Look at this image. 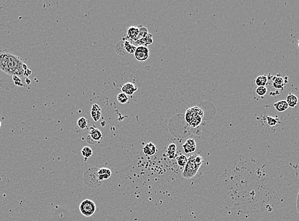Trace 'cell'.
Instances as JSON below:
<instances>
[{"label": "cell", "instance_id": "6da1fadb", "mask_svg": "<svg viewBox=\"0 0 299 221\" xmlns=\"http://www.w3.org/2000/svg\"><path fill=\"white\" fill-rule=\"evenodd\" d=\"M25 63L18 56L8 50H0V88L9 91L16 86L24 87Z\"/></svg>", "mask_w": 299, "mask_h": 221}, {"label": "cell", "instance_id": "7a4b0ae2", "mask_svg": "<svg viewBox=\"0 0 299 221\" xmlns=\"http://www.w3.org/2000/svg\"><path fill=\"white\" fill-rule=\"evenodd\" d=\"M203 158L200 155H192L188 158L182 176L186 179H190L196 175L199 168L203 163Z\"/></svg>", "mask_w": 299, "mask_h": 221}, {"label": "cell", "instance_id": "3957f363", "mask_svg": "<svg viewBox=\"0 0 299 221\" xmlns=\"http://www.w3.org/2000/svg\"><path fill=\"white\" fill-rule=\"evenodd\" d=\"M203 116V111L199 107L195 106L186 111V119L191 127L195 128L201 123Z\"/></svg>", "mask_w": 299, "mask_h": 221}, {"label": "cell", "instance_id": "277c9868", "mask_svg": "<svg viewBox=\"0 0 299 221\" xmlns=\"http://www.w3.org/2000/svg\"><path fill=\"white\" fill-rule=\"evenodd\" d=\"M96 210V206L93 201L86 199L81 202L79 206V210L84 216L89 217L94 214Z\"/></svg>", "mask_w": 299, "mask_h": 221}, {"label": "cell", "instance_id": "5b68a950", "mask_svg": "<svg viewBox=\"0 0 299 221\" xmlns=\"http://www.w3.org/2000/svg\"><path fill=\"white\" fill-rule=\"evenodd\" d=\"M135 58L139 62L146 61L149 57V50L147 47L139 46L134 53Z\"/></svg>", "mask_w": 299, "mask_h": 221}, {"label": "cell", "instance_id": "8992f818", "mask_svg": "<svg viewBox=\"0 0 299 221\" xmlns=\"http://www.w3.org/2000/svg\"><path fill=\"white\" fill-rule=\"evenodd\" d=\"M121 90L122 92L126 94L127 96H132L138 90V87L133 83L127 82L122 86Z\"/></svg>", "mask_w": 299, "mask_h": 221}, {"label": "cell", "instance_id": "52a82bcc", "mask_svg": "<svg viewBox=\"0 0 299 221\" xmlns=\"http://www.w3.org/2000/svg\"><path fill=\"white\" fill-rule=\"evenodd\" d=\"M139 34L140 29L138 27L132 26L127 30V36L131 40L136 42L139 39Z\"/></svg>", "mask_w": 299, "mask_h": 221}, {"label": "cell", "instance_id": "ba28073f", "mask_svg": "<svg viewBox=\"0 0 299 221\" xmlns=\"http://www.w3.org/2000/svg\"><path fill=\"white\" fill-rule=\"evenodd\" d=\"M112 175V172L110 169L107 168H102L98 169L97 171V176L98 180L102 182L104 180L109 179Z\"/></svg>", "mask_w": 299, "mask_h": 221}, {"label": "cell", "instance_id": "9c48e42d", "mask_svg": "<svg viewBox=\"0 0 299 221\" xmlns=\"http://www.w3.org/2000/svg\"><path fill=\"white\" fill-rule=\"evenodd\" d=\"M102 109L99 105L98 104L93 105L91 110V116L93 121L95 122H98L100 119L102 115Z\"/></svg>", "mask_w": 299, "mask_h": 221}, {"label": "cell", "instance_id": "30bf717a", "mask_svg": "<svg viewBox=\"0 0 299 221\" xmlns=\"http://www.w3.org/2000/svg\"><path fill=\"white\" fill-rule=\"evenodd\" d=\"M183 147L185 153L190 154L195 152L196 150V143L193 139H188L186 140Z\"/></svg>", "mask_w": 299, "mask_h": 221}, {"label": "cell", "instance_id": "8fae6325", "mask_svg": "<svg viewBox=\"0 0 299 221\" xmlns=\"http://www.w3.org/2000/svg\"><path fill=\"white\" fill-rule=\"evenodd\" d=\"M88 136L95 143L98 142L99 140L102 139V133L101 131L97 129V128H93V127L91 128Z\"/></svg>", "mask_w": 299, "mask_h": 221}, {"label": "cell", "instance_id": "7c38bea8", "mask_svg": "<svg viewBox=\"0 0 299 221\" xmlns=\"http://www.w3.org/2000/svg\"><path fill=\"white\" fill-rule=\"evenodd\" d=\"M153 43V35L150 33H148L145 37H143L142 39H140L135 42V43L137 44L139 46H144L147 47V45H151Z\"/></svg>", "mask_w": 299, "mask_h": 221}, {"label": "cell", "instance_id": "4fadbf2b", "mask_svg": "<svg viewBox=\"0 0 299 221\" xmlns=\"http://www.w3.org/2000/svg\"><path fill=\"white\" fill-rule=\"evenodd\" d=\"M156 147L155 145L150 142L148 143L145 145V147L143 149V152L147 156H153L156 152Z\"/></svg>", "mask_w": 299, "mask_h": 221}, {"label": "cell", "instance_id": "5bb4252c", "mask_svg": "<svg viewBox=\"0 0 299 221\" xmlns=\"http://www.w3.org/2000/svg\"><path fill=\"white\" fill-rule=\"evenodd\" d=\"M289 107L291 108H295L298 104V98L297 97L291 93L289 94L286 100Z\"/></svg>", "mask_w": 299, "mask_h": 221}, {"label": "cell", "instance_id": "9a60e30c", "mask_svg": "<svg viewBox=\"0 0 299 221\" xmlns=\"http://www.w3.org/2000/svg\"><path fill=\"white\" fill-rule=\"evenodd\" d=\"M274 108L276 109V110L279 112H284L289 108V106L285 100L279 101V102H277V103L274 104Z\"/></svg>", "mask_w": 299, "mask_h": 221}, {"label": "cell", "instance_id": "2e32d148", "mask_svg": "<svg viewBox=\"0 0 299 221\" xmlns=\"http://www.w3.org/2000/svg\"><path fill=\"white\" fill-rule=\"evenodd\" d=\"M123 47L124 49V50L126 54H134L135 52V50L136 49V47L133 44L131 43L129 41H122Z\"/></svg>", "mask_w": 299, "mask_h": 221}, {"label": "cell", "instance_id": "e0dca14e", "mask_svg": "<svg viewBox=\"0 0 299 221\" xmlns=\"http://www.w3.org/2000/svg\"><path fill=\"white\" fill-rule=\"evenodd\" d=\"M285 82L284 79L280 77H274L273 78V87L277 89H283Z\"/></svg>", "mask_w": 299, "mask_h": 221}, {"label": "cell", "instance_id": "ac0fdd59", "mask_svg": "<svg viewBox=\"0 0 299 221\" xmlns=\"http://www.w3.org/2000/svg\"><path fill=\"white\" fill-rule=\"evenodd\" d=\"M268 82V78L265 75H260L258 76L256 80H255V83L257 85L258 87L260 86H265V85L267 84Z\"/></svg>", "mask_w": 299, "mask_h": 221}, {"label": "cell", "instance_id": "d6986e66", "mask_svg": "<svg viewBox=\"0 0 299 221\" xmlns=\"http://www.w3.org/2000/svg\"><path fill=\"white\" fill-rule=\"evenodd\" d=\"M176 146L175 144L172 143L170 144L167 150V155L169 157L170 159H174L176 156Z\"/></svg>", "mask_w": 299, "mask_h": 221}, {"label": "cell", "instance_id": "ffe728a7", "mask_svg": "<svg viewBox=\"0 0 299 221\" xmlns=\"http://www.w3.org/2000/svg\"><path fill=\"white\" fill-rule=\"evenodd\" d=\"M81 154L86 159H88L92 155V150L89 147H84L81 150Z\"/></svg>", "mask_w": 299, "mask_h": 221}, {"label": "cell", "instance_id": "44dd1931", "mask_svg": "<svg viewBox=\"0 0 299 221\" xmlns=\"http://www.w3.org/2000/svg\"><path fill=\"white\" fill-rule=\"evenodd\" d=\"M117 99L118 101V102L121 104H126L128 103L129 98L126 94H125L123 92H121L117 96Z\"/></svg>", "mask_w": 299, "mask_h": 221}, {"label": "cell", "instance_id": "7402d4cb", "mask_svg": "<svg viewBox=\"0 0 299 221\" xmlns=\"http://www.w3.org/2000/svg\"><path fill=\"white\" fill-rule=\"evenodd\" d=\"M77 125L81 129H86L88 126V120L85 117H80L77 121Z\"/></svg>", "mask_w": 299, "mask_h": 221}, {"label": "cell", "instance_id": "603a6c76", "mask_svg": "<svg viewBox=\"0 0 299 221\" xmlns=\"http://www.w3.org/2000/svg\"><path fill=\"white\" fill-rule=\"evenodd\" d=\"M177 160L178 165L180 166H185L187 161H188V158L184 155H180L177 157Z\"/></svg>", "mask_w": 299, "mask_h": 221}, {"label": "cell", "instance_id": "cb8c5ba5", "mask_svg": "<svg viewBox=\"0 0 299 221\" xmlns=\"http://www.w3.org/2000/svg\"><path fill=\"white\" fill-rule=\"evenodd\" d=\"M267 92V89L265 86L258 87L256 89V93L260 96H264Z\"/></svg>", "mask_w": 299, "mask_h": 221}, {"label": "cell", "instance_id": "d4e9b609", "mask_svg": "<svg viewBox=\"0 0 299 221\" xmlns=\"http://www.w3.org/2000/svg\"><path fill=\"white\" fill-rule=\"evenodd\" d=\"M267 124L270 126H274L277 124V119L270 116H268L267 117Z\"/></svg>", "mask_w": 299, "mask_h": 221}, {"label": "cell", "instance_id": "484cf974", "mask_svg": "<svg viewBox=\"0 0 299 221\" xmlns=\"http://www.w3.org/2000/svg\"><path fill=\"white\" fill-rule=\"evenodd\" d=\"M32 70H30V69H29L28 68V69H26V70H25V71L24 72V75H24V77H29V75H32Z\"/></svg>", "mask_w": 299, "mask_h": 221}, {"label": "cell", "instance_id": "4316f807", "mask_svg": "<svg viewBox=\"0 0 299 221\" xmlns=\"http://www.w3.org/2000/svg\"><path fill=\"white\" fill-rule=\"evenodd\" d=\"M25 82H26V83L28 85H29V84H31V80H29L28 78H26V80H25Z\"/></svg>", "mask_w": 299, "mask_h": 221}, {"label": "cell", "instance_id": "83f0119b", "mask_svg": "<svg viewBox=\"0 0 299 221\" xmlns=\"http://www.w3.org/2000/svg\"><path fill=\"white\" fill-rule=\"evenodd\" d=\"M0 127H1V122H0Z\"/></svg>", "mask_w": 299, "mask_h": 221}]
</instances>
